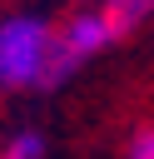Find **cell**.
<instances>
[{
    "instance_id": "obj_3",
    "label": "cell",
    "mask_w": 154,
    "mask_h": 159,
    "mask_svg": "<svg viewBox=\"0 0 154 159\" xmlns=\"http://www.w3.org/2000/svg\"><path fill=\"white\" fill-rule=\"evenodd\" d=\"M99 15L109 20V30H114V35H129L134 25H144V20L154 15V0H104V5H99Z\"/></svg>"
},
{
    "instance_id": "obj_1",
    "label": "cell",
    "mask_w": 154,
    "mask_h": 159,
    "mask_svg": "<svg viewBox=\"0 0 154 159\" xmlns=\"http://www.w3.org/2000/svg\"><path fill=\"white\" fill-rule=\"evenodd\" d=\"M60 30L45 15H5L0 20V89H45Z\"/></svg>"
},
{
    "instance_id": "obj_2",
    "label": "cell",
    "mask_w": 154,
    "mask_h": 159,
    "mask_svg": "<svg viewBox=\"0 0 154 159\" xmlns=\"http://www.w3.org/2000/svg\"><path fill=\"white\" fill-rule=\"evenodd\" d=\"M114 40V30H109V20L99 15V10H79L65 30H60V40H55V60H50V75H45V89H55V84H65L89 55H99L104 45Z\"/></svg>"
},
{
    "instance_id": "obj_4",
    "label": "cell",
    "mask_w": 154,
    "mask_h": 159,
    "mask_svg": "<svg viewBox=\"0 0 154 159\" xmlns=\"http://www.w3.org/2000/svg\"><path fill=\"white\" fill-rule=\"evenodd\" d=\"M0 159H45V139H40L35 129H25V134H15V139L5 144Z\"/></svg>"
},
{
    "instance_id": "obj_5",
    "label": "cell",
    "mask_w": 154,
    "mask_h": 159,
    "mask_svg": "<svg viewBox=\"0 0 154 159\" xmlns=\"http://www.w3.org/2000/svg\"><path fill=\"white\" fill-rule=\"evenodd\" d=\"M124 159H154V129H139L124 149Z\"/></svg>"
}]
</instances>
